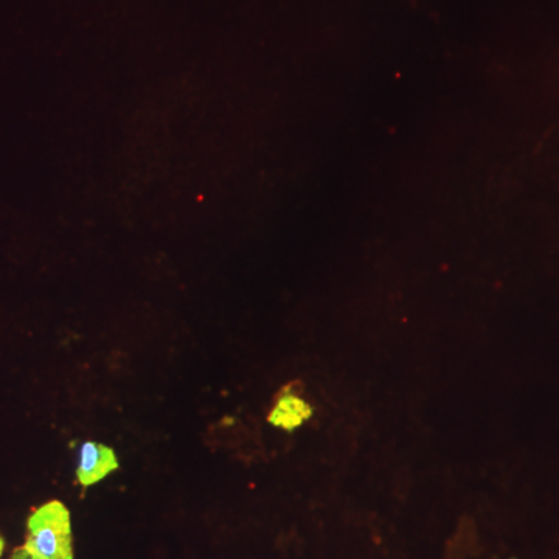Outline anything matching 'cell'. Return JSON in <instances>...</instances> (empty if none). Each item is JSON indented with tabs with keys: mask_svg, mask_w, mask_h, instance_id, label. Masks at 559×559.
<instances>
[{
	"mask_svg": "<svg viewBox=\"0 0 559 559\" xmlns=\"http://www.w3.org/2000/svg\"><path fill=\"white\" fill-rule=\"evenodd\" d=\"M24 549L35 559H73L72 524L64 503L51 500L33 511Z\"/></svg>",
	"mask_w": 559,
	"mask_h": 559,
	"instance_id": "6da1fadb",
	"label": "cell"
},
{
	"mask_svg": "<svg viewBox=\"0 0 559 559\" xmlns=\"http://www.w3.org/2000/svg\"><path fill=\"white\" fill-rule=\"evenodd\" d=\"M311 414L310 404L299 393L285 390L271 412L270 421L278 428L294 430L310 419Z\"/></svg>",
	"mask_w": 559,
	"mask_h": 559,
	"instance_id": "3957f363",
	"label": "cell"
},
{
	"mask_svg": "<svg viewBox=\"0 0 559 559\" xmlns=\"http://www.w3.org/2000/svg\"><path fill=\"white\" fill-rule=\"evenodd\" d=\"M3 549H5V540H3L2 536H0V557H2Z\"/></svg>",
	"mask_w": 559,
	"mask_h": 559,
	"instance_id": "5b68a950",
	"label": "cell"
},
{
	"mask_svg": "<svg viewBox=\"0 0 559 559\" xmlns=\"http://www.w3.org/2000/svg\"><path fill=\"white\" fill-rule=\"evenodd\" d=\"M117 468H119V460L110 448L94 441H87L81 447L79 468H76V479L81 487H92Z\"/></svg>",
	"mask_w": 559,
	"mask_h": 559,
	"instance_id": "7a4b0ae2",
	"label": "cell"
},
{
	"mask_svg": "<svg viewBox=\"0 0 559 559\" xmlns=\"http://www.w3.org/2000/svg\"><path fill=\"white\" fill-rule=\"evenodd\" d=\"M10 559H35L32 557L31 554H28L27 550L24 549V546L20 547V549H16L13 551V555H11Z\"/></svg>",
	"mask_w": 559,
	"mask_h": 559,
	"instance_id": "277c9868",
	"label": "cell"
}]
</instances>
